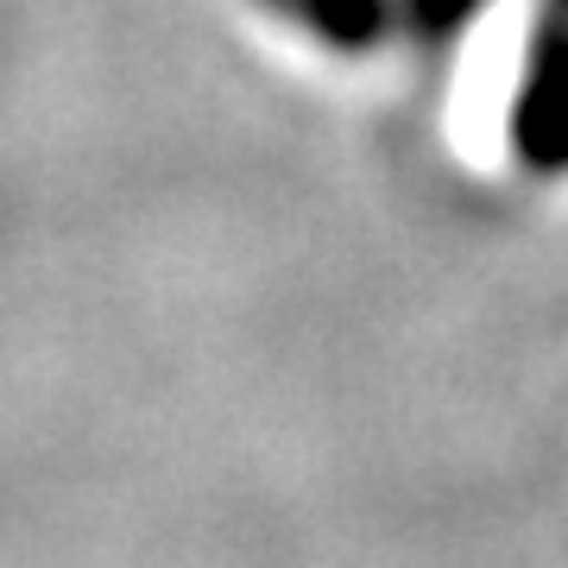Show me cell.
<instances>
[{"mask_svg":"<svg viewBox=\"0 0 568 568\" xmlns=\"http://www.w3.org/2000/svg\"><path fill=\"white\" fill-rule=\"evenodd\" d=\"M511 152L537 178L568 171V20H549L530 44L525 82L511 102Z\"/></svg>","mask_w":568,"mask_h":568,"instance_id":"obj_1","label":"cell"},{"mask_svg":"<svg viewBox=\"0 0 568 568\" xmlns=\"http://www.w3.org/2000/svg\"><path fill=\"white\" fill-rule=\"evenodd\" d=\"M284 26L310 32L328 51H373L398 26V0H260Z\"/></svg>","mask_w":568,"mask_h":568,"instance_id":"obj_2","label":"cell"},{"mask_svg":"<svg viewBox=\"0 0 568 568\" xmlns=\"http://www.w3.org/2000/svg\"><path fill=\"white\" fill-rule=\"evenodd\" d=\"M480 7H487V0H398V26H405L417 44H448L480 20Z\"/></svg>","mask_w":568,"mask_h":568,"instance_id":"obj_3","label":"cell"},{"mask_svg":"<svg viewBox=\"0 0 568 568\" xmlns=\"http://www.w3.org/2000/svg\"><path fill=\"white\" fill-rule=\"evenodd\" d=\"M549 7V20H568V0H544Z\"/></svg>","mask_w":568,"mask_h":568,"instance_id":"obj_4","label":"cell"}]
</instances>
